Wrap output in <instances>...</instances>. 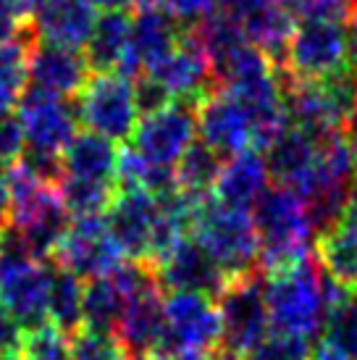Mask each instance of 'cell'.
Listing matches in <instances>:
<instances>
[{
	"mask_svg": "<svg viewBox=\"0 0 357 360\" xmlns=\"http://www.w3.org/2000/svg\"><path fill=\"white\" fill-rule=\"evenodd\" d=\"M260 240V269L273 274L310 260L316 248V226L305 202L287 187H268L252 208Z\"/></svg>",
	"mask_w": 357,
	"mask_h": 360,
	"instance_id": "cell-1",
	"label": "cell"
},
{
	"mask_svg": "<svg viewBox=\"0 0 357 360\" xmlns=\"http://www.w3.org/2000/svg\"><path fill=\"white\" fill-rule=\"evenodd\" d=\"M276 69L292 127L308 131L318 142L337 131H344L352 110L357 108L355 69L331 79H294L281 66Z\"/></svg>",
	"mask_w": 357,
	"mask_h": 360,
	"instance_id": "cell-2",
	"label": "cell"
},
{
	"mask_svg": "<svg viewBox=\"0 0 357 360\" xmlns=\"http://www.w3.org/2000/svg\"><path fill=\"white\" fill-rule=\"evenodd\" d=\"M266 305L271 329L313 340L323 329L326 319V276L316 260L297 263L292 269L268 274Z\"/></svg>",
	"mask_w": 357,
	"mask_h": 360,
	"instance_id": "cell-3",
	"label": "cell"
},
{
	"mask_svg": "<svg viewBox=\"0 0 357 360\" xmlns=\"http://www.w3.org/2000/svg\"><path fill=\"white\" fill-rule=\"evenodd\" d=\"M189 237L228 276L255 271V263L260 258V240L252 210L226 208L208 195L195 208Z\"/></svg>",
	"mask_w": 357,
	"mask_h": 360,
	"instance_id": "cell-4",
	"label": "cell"
},
{
	"mask_svg": "<svg viewBox=\"0 0 357 360\" xmlns=\"http://www.w3.org/2000/svg\"><path fill=\"white\" fill-rule=\"evenodd\" d=\"M221 310V347L219 360H247L263 337L271 331V316L266 305V281L255 271L231 276L226 290L219 295Z\"/></svg>",
	"mask_w": 357,
	"mask_h": 360,
	"instance_id": "cell-5",
	"label": "cell"
},
{
	"mask_svg": "<svg viewBox=\"0 0 357 360\" xmlns=\"http://www.w3.org/2000/svg\"><path fill=\"white\" fill-rule=\"evenodd\" d=\"M74 103L79 110L82 127L116 145L129 142L139 124L134 79L119 71L92 74Z\"/></svg>",
	"mask_w": 357,
	"mask_h": 360,
	"instance_id": "cell-6",
	"label": "cell"
},
{
	"mask_svg": "<svg viewBox=\"0 0 357 360\" xmlns=\"http://www.w3.org/2000/svg\"><path fill=\"white\" fill-rule=\"evenodd\" d=\"M281 69L294 79H331L349 71L347 30L334 21L297 24Z\"/></svg>",
	"mask_w": 357,
	"mask_h": 360,
	"instance_id": "cell-7",
	"label": "cell"
},
{
	"mask_svg": "<svg viewBox=\"0 0 357 360\" xmlns=\"http://www.w3.org/2000/svg\"><path fill=\"white\" fill-rule=\"evenodd\" d=\"M166 340L163 355L174 352H219L221 347V310L219 302L197 292H169L163 302Z\"/></svg>",
	"mask_w": 357,
	"mask_h": 360,
	"instance_id": "cell-8",
	"label": "cell"
},
{
	"mask_svg": "<svg viewBox=\"0 0 357 360\" xmlns=\"http://www.w3.org/2000/svg\"><path fill=\"white\" fill-rule=\"evenodd\" d=\"M197 134V105L171 101L160 110L142 116L131 134V150L152 166L176 169L181 155L189 150Z\"/></svg>",
	"mask_w": 357,
	"mask_h": 360,
	"instance_id": "cell-9",
	"label": "cell"
},
{
	"mask_svg": "<svg viewBox=\"0 0 357 360\" xmlns=\"http://www.w3.org/2000/svg\"><path fill=\"white\" fill-rule=\"evenodd\" d=\"M16 113L24 127L27 148L48 155H60L71 145V140L79 134V110L77 103L71 105L66 98L50 95L27 84L24 95L16 103Z\"/></svg>",
	"mask_w": 357,
	"mask_h": 360,
	"instance_id": "cell-10",
	"label": "cell"
},
{
	"mask_svg": "<svg viewBox=\"0 0 357 360\" xmlns=\"http://www.w3.org/2000/svg\"><path fill=\"white\" fill-rule=\"evenodd\" d=\"M110 234L124 258L152 263L160 252L158 198L145 190H119L105 213Z\"/></svg>",
	"mask_w": 357,
	"mask_h": 360,
	"instance_id": "cell-11",
	"label": "cell"
},
{
	"mask_svg": "<svg viewBox=\"0 0 357 360\" xmlns=\"http://www.w3.org/2000/svg\"><path fill=\"white\" fill-rule=\"evenodd\" d=\"M53 263L71 271L77 279L92 281L110 276L124 263V252L113 240L105 216H89L71 219V226L53 255Z\"/></svg>",
	"mask_w": 357,
	"mask_h": 360,
	"instance_id": "cell-12",
	"label": "cell"
},
{
	"mask_svg": "<svg viewBox=\"0 0 357 360\" xmlns=\"http://www.w3.org/2000/svg\"><path fill=\"white\" fill-rule=\"evenodd\" d=\"M142 77L155 82L160 90L169 95V101H184L195 103V105H200L208 95L221 90L208 53L202 51L195 32H184L176 48Z\"/></svg>",
	"mask_w": 357,
	"mask_h": 360,
	"instance_id": "cell-13",
	"label": "cell"
},
{
	"mask_svg": "<svg viewBox=\"0 0 357 360\" xmlns=\"http://www.w3.org/2000/svg\"><path fill=\"white\" fill-rule=\"evenodd\" d=\"M197 134L200 142L223 160L255 150V134L247 110L226 90H216L197 105Z\"/></svg>",
	"mask_w": 357,
	"mask_h": 360,
	"instance_id": "cell-14",
	"label": "cell"
},
{
	"mask_svg": "<svg viewBox=\"0 0 357 360\" xmlns=\"http://www.w3.org/2000/svg\"><path fill=\"white\" fill-rule=\"evenodd\" d=\"M152 269L163 290L197 292V295H208L213 300H219V295L231 281L226 271L219 269L192 237L178 240L166 255H160L152 263Z\"/></svg>",
	"mask_w": 357,
	"mask_h": 360,
	"instance_id": "cell-15",
	"label": "cell"
},
{
	"mask_svg": "<svg viewBox=\"0 0 357 360\" xmlns=\"http://www.w3.org/2000/svg\"><path fill=\"white\" fill-rule=\"evenodd\" d=\"M163 287L150 284L142 292L126 297L121 321L116 326V340L126 352V358H166L163 355V340H166V313L163 302L166 297L160 295Z\"/></svg>",
	"mask_w": 357,
	"mask_h": 360,
	"instance_id": "cell-16",
	"label": "cell"
},
{
	"mask_svg": "<svg viewBox=\"0 0 357 360\" xmlns=\"http://www.w3.org/2000/svg\"><path fill=\"white\" fill-rule=\"evenodd\" d=\"M181 34V27L163 8H139V13L131 19L129 48L124 53L119 74L139 79L176 48Z\"/></svg>",
	"mask_w": 357,
	"mask_h": 360,
	"instance_id": "cell-17",
	"label": "cell"
},
{
	"mask_svg": "<svg viewBox=\"0 0 357 360\" xmlns=\"http://www.w3.org/2000/svg\"><path fill=\"white\" fill-rule=\"evenodd\" d=\"M316 255L328 279L357 290V179L349 187L342 213L316 234Z\"/></svg>",
	"mask_w": 357,
	"mask_h": 360,
	"instance_id": "cell-18",
	"label": "cell"
},
{
	"mask_svg": "<svg viewBox=\"0 0 357 360\" xmlns=\"http://www.w3.org/2000/svg\"><path fill=\"white\" fill-rule=\"evenodd\" d=\"M50 274H53V260L13 266V269H6V274H3L0 300L8 305V310L16 316V321L27 334L42 329V326H50Z\"/></svg>",
	"mask_w": 357,
	"mask_h": 360,
	"instance_id": "cell-19",
	"label": "cell"
},
{
	"mask_svg": "<svg viewBox=\"0 0 357 360\" xmlns=\"http://www.w3.org/2000/svg\"><path fill=\"white\" fill-rule=\"evenodd\" d=\"M89 74V63L82 51L60 48L53 42L34 40L30 48V84L58 98H77Z\"/></svg>",
	"mask_w": 357,
	"mask_h": 360,
	"instance_id": "cell-20",
	"label": "cell"
},
{
	"mask_svg": "<svg viewBox=\"0 0 357 360\" xmlns=\"http://www.w3.org/2000/svg\"><path fill=\"white\" fill-rule=\"evenodd\" d=\"M98 21V6L92 0H37L32 30L37 40L60 48L82 51Z\"/></svg>",
	"mask_w": 357,
	"mask_h": 360,
	"instance_id": "cell-21",
	"label": "cell"
},
{
	"mask_svg": "<svg viewBox=\"0 0 357 360\" xmlns=\"http://www.w3.org/2000/svg\"><path fill=\"white\" fill-rule=\"evenodd\" d=\"M268 179L271 174H268L266 158L258 150L239 153L234 158L223 160L210 198L226 208L252 210L255 202L263 198V192L268 190Z\"/></svg>",
	"mask_w": 357,
	"mask_h": 360,
	"instance_id": "cell-22",
	"label": "cell"
},
{
	"mask_svg": "<svg viewBox=\"0 0 357 360\" xmlns=\"http://www.w3.org/2000/svg\"><path fill=\"white\" fill-rule=\"evenodd\" d=\"M131 16L129 11H103L95 21V30L84 45V58L92 74L119 71L124 53L129 48Z\"/></svg>",
	"mask_w": 357,
	"mask_h": 360,
	"instance_id": "cell-23",
	"label": "cell"
},
{
	"mask_svg": "<svg viewBox=\"0 0 357 360\" xmlns=\"http://www.w3.org/2000/svg\"><path fill=\"white\" fill-rule=\"evenodd\" d=\"M119 148L116 142L100 137L95 131H79L63 153V174L89 181L116 184Z\"/></svg>",
	"mask_w": 357,
	"mask_h": 360,
	"instance_id": "cell-24",
	"label": "cell"
},
{
	"mask_svg": "<svg viewBox=\"0 0 357 360\" xmlns=\"http://www.w3.org/2000/svg\"><path fill=\"white\" fill-rule=\"evenodd\" d=\"M320 345L357 360V290H347L326 276V319Z\"/></svg>",
	"mask_w": 357,
	"mask_h": 360,
	"instance_id": "cell-25",
	"label": "cell"
},
{
	"mask_svg": "<svg viewBox=\"0 0 357 360\" xmlns=\"http://www.w3.org/2000/svg\"><path fill=\"white\" fill-rule=\"evenodd\" d=\"M48 319L50 326L63 331L66 337H71L84 323V281L56 263H53V274H50Z\"/></svg>",
	"mask_w": 357,
	"mask_h": 360,
	"instance_id": "cell-26",
	"label": "cell"
},
{
	"mask_svg": "<svg viewBox=\"0 0 357 360\" xmlns=\"http://www.w3.org/2000/svg\"><path fill=\"white\" fill-rule=\"evenodd\" d=\"M37 40L32 24H24L11 42L0 45V108H16L30 84V48Z\"/></svg>",
	"mask_w": 357,
	"mask_h": 360,
	"instance_id": "cell-27",
	"label": "cell"
},
{
	"mask_svg": "<svg viewBox=\"0 0 357 360\" xmlns=\"http://www.w3.org/2000/svg\"><path fill=\"white\" fill-rule=\"evenodd\" d=\"M221 166H223V158L216 155L208 145L192 142L189 150L181 155V160L174 169L176 190H181L189 198H208L216 179H219Z\"/></svg>",
	"mask_w": 357,
	"mask_h": 360,
	"instance_id": "cell-28",
	"label": "cell"
},
{
	"mask_svg": "<svg viewBox=\"0 0 357 360\" xmlns=\"http://www.w3.org/2000/svg\"><path fill=\"white\" fill-rule=\"evenodd\" d=\"M58 195L63 208L69 210L71 219H89V216H105L110 202L116 200L119 187L108 181H89L66 176L58 181Z\"/></svg>",
	"mask_w": 357,
	"mask_h": 360,
	"instance_id": "cell-29",
	"label": "cell"
},
{
	"mask_svg": "<svg viewBox=\"0 0 357 360\" xmlns=\"http://www.w3.org/2000/svg\"><path fill=\"white\" fill-rule=\"evenodd\" d=\"M124 305H126V300L110 276L87 281L84 284V323L82 326L116 334Z\"/></svg>",
	"mask_w": 357,
	"mask_h": 360,
	"instance_id": "cell-30",
	"label": "cell"
},
{
	"mask_svg": "<svg viewBox=\"0 0 357 360\" xmlns=\"http://www.w3.org/2000/svg\"><path fill=\"white\" fill-rule=\"evenodd\" d=\"M71 360H126L116 334L95 329H77L69 337Z\"/></svg>",
	"mask_w": 357,
	"mask_h": 360,
	"instance_id": "cell-31",
	"label": "cell"
},
{
	"mask_svg": "<svg viewBox=\"0 0 357 360\" xmlns=\"http://www.w3.org/2000/svg\"><path fill=\"white\" fill-rule=\"evenodd\" d=\"M313 342L297 334L271 329L247 360H313Z\"/></svg>",
	"mask_w": 357,
	"mask_h": 360,
	"instance_id": "cell-32",
	"label": "cell"
},
{
	"mask_svg": "<svg viewBox=\"0 0 357 360\" xmlns=\"http://www.w3.org/2000/svg\"><path fill=\"white\" fill-rule=\"evenodd\" d=\"M24 360H71L69 337L56 326H42L37 331H30L24 337L21 347Z\"/></svg>",
	"mask_w": 357,
	"mask_h": 360,
	"instance_id": "cell-33",
	"label": "cell"
},
{
	"mask_svg": "<svg viewBox=\"0 0 357 360\" xmlns=\"http://www.w3.org/2000/svg\"><path fill=\"white\" fill-rule=\"evenodd\" d=\"M284 6L294 16L297 24H308V21L342 24L349 11L344 0H284Z\"/></svg>",
	"mask_w": 357,
	"mask_h": 360,
	"instance_id": "cell-34",
	"label": "cell"
},
{
	"mask_svg": "<svg viewBox=\"0 0 357 360\" xmlns=\"http://www.w3.org/2000/svg\"><path fill=\"white\" fill-rule=\"evenodd\" d=\"M163 11L181 27V32H192L219 13L221 0H166Z\"/></svg>",
	"mask_w": 357,
	"mask_h": 360,
	"instance_id": "cell-35",
	"label": "cell"
},
{
	"mask_svg": "<svg viewBox=\"0 0 357 360\" xmlns=\"http://www.w3.org/2000/svg\"><path fill=\"white\" fill-rule=\"evenodd\" d=\"M27 137L16 108H0V166H11L24 155Z\"/></svg>",
	"mask_w": 357,
	"mask_h": 360,
	"instance_id": "cell-36",
	"label": "cell"
},
{
	"mask_svg": "<svg viewBox=\"0 0 357 360\" xmlns=\"http://www.w3.org/2000/svg\"><path fill=\"white\" fill-rule=\"evenodd\" d=\"M284 0H221V11H226L231 19L242 24V30L249 27L252 21L263 19L266 13L278 8Z\"/></svg>",
	"mask_w": 357,
	"mask_h": 360,
	"instance_id": "cell-37",
	"label": "cell"
},
{
	"mask_svg": "<svg viewBox=\"0 0 357 360\" xmlns=\"http://www.w3.org/2000/svg\"><path fill=\"white\" fill-rule=\"evenodd\" d=\"M27 331L21 329L16 316L8 310V305L0 300V352H21Z\"/></svg>",
	"mask_w": 357,
	"mask_h": 360,
	"instance_id": "cell-38",
	"label": "cell"
},
{
	"mask_svg": "<svg viewBox=\"0 0 357 360\" xmlns=\"http://www.w3.org/2000/svg\"><path fill=\"white\" fill-rule=\"evenodd\" d=\"M21 27H24V24L16 19V13H13V8L8 6V0H0V45L13 40L21 32Z\"/></svg>",
	"mask_w": 357,
	"mask_h": 360,
	"instance_id": "cell-39",
	"label": "cell"
},
{
	"mask_svg": "<svg viewBox=\"0 0 357 360\" xmlns=\"http://www.w3.org/2000/svg\"><path fill=\"white\" fill-rule=\"evenodd\" d=\"M11 221V198L6 187V171L0 169V229H6Z\"/></svg>",
	"mask_w": 357,
	"mask_h": 360,
	"instance_id": "cell-40",
	"label": "cell"
},
{
	"mask_svg": "<svg viewBox=\"0 0 357 360\" xmlns=\"http://www.w3.org/2000/svg\"><path fill=\"white\" fill-rule=\"evenodd\" d=\"M347 45H349V63H352V69L357 71V8L352 11V16H349Z\"/></svg>",
	"mask_w": 357,
	"mask_h": 360,
	"instance_id": "cell-41",
	"label": "cell"
},
{
	"mask_svg": "<svg viewBox=\"0 0 357 360\" xmlns=\"http://www.w3.org/2000/svg\"><path fill=\"white\" fill-rule=\"evenodd\" d=\"M313 360H355V358H349V355L334 350L328 345H318L316 350H313Z\"/></svg>",
	"mask_w": 357,
	"mask_h": 360,
	"instance_id": "cell-42",
	"label": "cell"
},
{
	"mask_svg": "<svg viewBox=\"0 0 357 360\" xmlns=\"http://www.w3.org/2000/svg\"><path fill=\"white\" fill-rule=\"evenodd\" d=\"M344 134H347L349 148H352V155H355V163H357V108L352 110V116H349L347 127H344Z\"/></svg>",
	"mask_w": 357,
	"mask_h": 360,
	"instance_id": "cell-43",
	"label": "cell"
},
{
	"mask_svg": "<svg viewBox=\"0 0 357 360\" xmlns=\"http://www.w3.org/2000/svg\"><path fill=\"white\" fill-rule=\"evenodd\" d=\"M92 3L105 11H129L137 0H92Z\"/></svg>",
	"mask_w": 357,
	"mask_h": 360,
	"instance_id": "cell-44",
	"label": "cell"
},
{
	"mask_svg": "<svg viewBox=\"0 0 357 360\" xmlns=\"http://www.w3.org/2000/svg\"><path fill=\"white\" fill-rule=\"evenodd\" d=\"M163 360H219L216 352H174Z\"/></svg>",
	"mask_w": 357,
	"mask_h": 360,
	"instance_id": "cell-45",
	"label": "cell"
},
{
	"mask_svg": "<svg viewBox=\"0 0 357 360\" xmlns=\"http://www.w3.org/2000/svg\"><path fill=\"white\" fill-rule=\"evenodd\" d=\"M139 8H163L166 6V0H137Z\"/></svg>",
	"mask_w": 357,
	"mask_h": 360,
	"instance_id": "cell-46",
	"label": "cell"
},
{
	"mask_svg": "<svg viewBox=\"0 0 357 360\" xmlns=\"http://www.w3.org/2000/svg\"><path fill=\"white\" fill-rule=\"evenodd\" d=\"M0 360H24L21 352H0Z\"/></svg>",
	"mask_w": 357,
	"mask_h": 360,
	"instance_id": "cell-47",
	"label": "cell"
},
{
	"mask_svg": "<svg viewBox=\"0 0 357 360\" xmlns=\"http://www.w3.org/2000/svg\"><path fill=\"white\" fill-rule=\"evenodd\" d=\"M3 274L6 271H3V250H0V284H3Z\"/></svg>",
	"mask_w": 357,
	"mask_h": 360,
	"instance_id": "cell-48",
	"label": "cell"
},
{
	"mask_svg": "<svg viewBox=\"0 0 357 360\" xmlns=\"http://www.w3.org/2000/svg\"><path fill=\"white\" fill-rule=\"evenodd\" d=\"M347 3V8H357V0H344Z\"/></svg>",
	"mask_w": 357,
	"mask_h": 360,
	"instance_id": "cell-49",
	"label": "cell"
},
{
	"mask_svg": "<svg viewBox=\"0 0 357 360\" xmlns=\"http://www.w3.org/2000/svg\"><path fill=\"white\" fill-rule=\"evenodd\" d=\"M126 360H142V358H126ZM150 360H163V358H150Z\"/></svg>",
	"mask_w": 357,
	"mask_h": 360,
	"instance_id": "cell-50",
	"label": "cell"
}]
</instances>
